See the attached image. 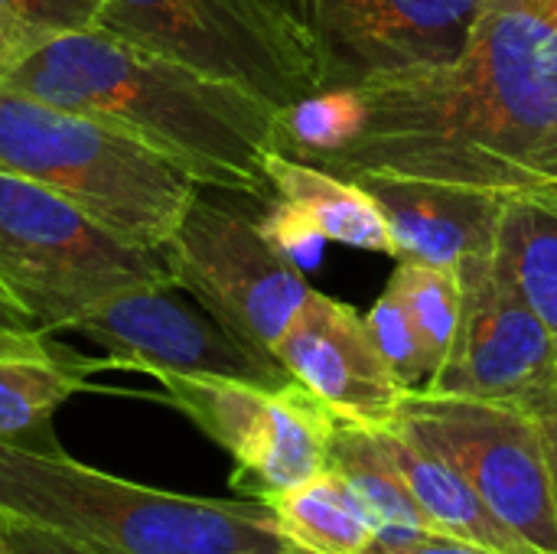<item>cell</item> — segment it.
Listing matches in <instances>:
<instances>
[{
	"label": "cell",
	"mask_w": 557,
	"mask_h": 554,
	"mask_svg": "<svg viewBox=\"0 0 557 554\" xmlns=\"http://www.w3.org/2000/svg\"><path fill=\"white\" fill-rule=\"evenodd\" d=\"M359 91V137L317 167L557 196V0H490L460 59Z\"/></svg>",
	"instance_id": "1"
},
{
	"label": "cell",
	"mask_w": 557,
	"mask_h": 554,
	"mask_svg": "<svg viewBox=\"0 0 557 554\" xmlns=\"http://www.w3.org/2000/svg\"><path fill=\"white\" fill-rule=\"evenodd\" d=\"M3 85L98 118L180 163L202 189L271 199L281 108L104 29L72 33L0 75Z\"/></svg>",
	"instance_id": "2"
},
{
	"label": "cell",
	"mask_w": 557,
	"mask_h": 554,
	"mask_svg": "<svg viewBox=\"0 0 557 554\" xmlns=\"http://www.w3.org/2000/svg\"><path fill=\"white\" fill-rule=\"evenodd\" d=\"M0 516L98 554H287L271 506L202 500L91 470L59 451L0 444Z\"/></svg>",
	"instance_id": "3"
},
{
	"label": "cell",
	"mask_w": 557,
	"mask_h": 554,
	"mask_svg": "<svg viewBox=\"0 0 557 554\" xmlns=\"http://www.w3.org/2000/svg\"><path fill=\"white\" fill-rule=\"evenodd\" d=\"M0 170L33 180L131 245L166 248L202 189L144 140L0 82Z\"/></svg>",
	"instance_id": "4"
},
{
	"label": "cell",
	"mask_w": 557,
	"mask_h": 554,
	"mask_svg": "<svg viewBox=\"0 0 557 554\" xmlns=\"http://www.w3.org/2000/svg\"><path fill=\"white\" fill-rule=\"evenodd\" d=\"M140 284H176L166 251L131 245L59 193L0 170V291L42 333Z\"/></svg>",
	"instance_id": "5"
},
{
	"label": "cell",
	"mask_w": 557,
	"mask_h": 554,
	"mask_svg": "<svg viewBox=\"0 0 557 554\" xmlns=\"http://www.w3.org/2000/svg\"><path fill=\"white\" fill-rule=\"evenodd\" d=\"M98 29L281 111L323 88L313 36L290 0H104Z\"/></svg>",
	"instance_id": "6"
},
{
	"label": "cell",
	"mask_w": 557,
	"mask_h": 554,
	"mask_svg": "<svg viewBox=\"0 0 557 554\" xmlns=\"http://www.w3.org/2000/svg\"><path fill=\"white\" fill-rule=\"evenodd\" d=\"M395 428L444 457L532 552L557 554V480L529 408L408 392Z\"/></svg>",
	"instance_id": "7"
},
{
	"label": "cell",
	"mask_w": 557,
	"mask_h": 554,
	"mask_svg": "<svg viewBox=\"0 0 557 554\" xmlns=\"http://www.w3.org/2000/svg\"><path fill=\"white\" fill-rule=\"evenodd\" d=\"M163 402L183 411L235 470L242 500L271 503L330 470L336 418L297 382L255 385L219 376H157Z\"/></svg>",
	"instance_id": "8"
},
{
	"label": "cell",
	"mask_w": 557,
	"mask_h": 554,
	"mask_svg": "<svg viewBox=\"0 0 557 554\" xmlns=\"http://www.w3.org/2000/svg\"><path fill=\"white\" fill-rule=\"evenodd\" d=\"M163 251L180 291L242 343L274 359V346L304 307L310 284L261 235L258 219L212 202L199 189Z\"/></svg>",
	"instance_id": "9"
},
{
	"label": "cell",
	"mask_w": 557,
	"mask_h": 554,
	"mask_svg": "<svg viewBox=\"0 0 557 554\" xmlns=\"http://www.w3.org/2000/svg\"><path fill=\"white\" fill-rule=\"evenodd\" d=\"M323 88H366L460 59L490 0H290Z\"/></svg>",
	"instance_id": "10"
},
{
	"label": "cell",
	"mask_w": 557,
	"mask_h": 554,
	"mask_svg": "<svg viewBox=\"0 0 557 554\" xmlns=\"http://www.w3.org/2000/svg\"><path fill=\"white\" fill-rule=\"evenodd\" d=\"M176 284H140L85 310L69 330L98 343L104 369L147 376H219L255 385L294 382L284 366L225 330L209 310L183 304Z\"/></svg>",
	"instance_id": "11"
},
{
	"label": "cell",
	"mask_w": 557,
	"mask_h": 554,
	"mask_svg": "<svg viewBox=\"0 0 557 554\" xmlns=\"http://www.w3.org/2000/svg\"><path fill=\"white\" fill-rule=\"evenodd\" d=\"M460 317L424 392L529 405L557 372V340L503 274L496 255L457 268Z\"/></svg>",
	"instance_id": "12"
},
{
	"label": "cell",
	"mask_w": 557,
	"mask_h": 554,
	"mask_svg": "<svg viewBox=\"0 0 557 554\" xmlns=\"http://www.w3.org/2000/svg\"><path fill=\"white\" fill-rule=\"evenodd\" d=\"M274 359L343 424L388 428L408 395L382 359L366 317L317 291L287 323Z\"/></svg>",
	"instance_id": "13"
},
{
	"label": "cell",
	"mask_w": 557,
	"mask_h": 554,
	"mask_svg": "<svg viewBox=\"0 0 557 554\" xmlns=\"http://www.w3.org/2000/svg\"><path fill=\"white\" fill-rule=\"evenodd\" d=\"M352 180L379 199L398 261L457 271L467 258L496 255L506 196L392 173H359Z\"/></svg>",
	"instance_id": "14"
},
{
	"label": "cell",
	"mask_w": 557,
	"mask_h": 554,
	"mask_svg": "<svg viewBox=\"0 0 557 554\" xmlns=\"http://www.w3.org/2000/svg\"><path fill=\"white\" fill-rule=\"evenodd\" d=\"M382 451L408 483L414 503L428 516L431 529L460 542H470L490 554H539L522 539H516L493 509L480 500V493L431 447L405 434L401 428H372Z\"/></svg>",
	"instance_id": "15"
},
{
	"label": "cell",
	"mask_w": 557,
	"mask_h": 554,
	"mask_svg": "<svg viewBox=\"0 0 557 554\" xmlns=\"http://www.w3.org/2000/svg\"><path fill=\"white\" fill-rule=\"evenodd\" d=\"M271 193L297 206L326 242H339L362 251H382L395 258V242L379 199L349 176L330 173L317 163L274 153L268 160Z\"/></svg>",
	"instance_id": "16"
},
{
	"label": "cell",
	"mask_w": 557,
	"mask_h": 554,
	"mask_svg": "<svg viewBox=\"0 0 557 554\" xmlns=\"http://www.w3.org/2000/svg\"><path fill=\"white\" fill-rule=\"evenodd\" d=\"M104 369L78 356H7L0 359V444L26 451H59L52 441V415L85 392V372Z\"/></svg>",
	"instance_id": "17"
},
{
	"label": "cell",
	"mask_w": 557,
	"mask_h": 554,
	"mask_svg": "<svg viewBox=\"0 0 557 554\" xmlns=\"http://www.w3.org/2000/svg\"><path fill=\"white\" fill-rule=\"evenodd\" d=\"M330 470H336L375 526V542L395 545L421 532H434L408 483L382 451L372 428L336 421L330 444Z\"/></svg>",
	"instance_id": "18"
},
{
	"label": "cell",
	"mask_w": 557,
	"mask_h": 554,
	"mask_svg": "<svg viewBox=\"0 0 557 554\" xmlns=\"http://www.w3.org/2000/svg\"><path fill=\"white\" fill-rule=\"evenodd\" d=\"M264 506L294 554H366L375 545L369 513L336 470H323Z\"/></svg>",
	"instance_id": "19"
},
{
	"label": "cell",
	"mask_w": 557,
	"mask_h": 554,
	"mask_svg": "<svg viewBox=\"0 0 557 554\" xmlns=\"http://www.w3.org/2000/svg\"><path fill=\"white\" fill-rule=\"evenodd\" d=\"M496 261L557 340V196L506 199Z\"/></svg>",
	"instance_id": "20"
},
{
	"label": "cell",
	"mask_w": 557,
	"mask_h": 554,
	"mask_svg": "<svg viewBox=\"0 0 557 554\" xmlns=\"http://www.w3.org/2000/svg\"><path fill=\"white\" fill-rule=\"evenodd\" d=\"M362 124L366 98L359 88H320L281 111L277 144L281 153L313 163L352 144Z\"/></svg>",
	"instance_id": "21"
},
{
	"label": "cell",
	"mask_w": 557,
	"mask_h": 554,
	"mask_svg": "<svg viewBox=\"0 0 557 554\" xmlns=\"http://www.w3.org/2000/svg\"><path fill=\"white\" fill-rule=\"evenodd\" d=\"M104 0H0V75L36 49L98 29Z\"/></svg>",
	"instance_id": "22"
},
{
	"label": "cell",
	"mask_w": 557,
	"mask_h": 554,
	"mask_svg": "<svg viewBox=\"0 0 557 554\" xmlns=\"http://www.w3.org/2000/svg\"><path fill=\"white\" fill-rule=\"evenodd\" d=\"M405 307L411 310L434 362L441 366L457 317H460V278L457 271L434 268V264H418V261H398L392 281H388Z\"/></svg>",
	"instance_id": "23"
},
{
	"label": "cell",
	"mask_w": 557,
	"mask_h": 554,
	"mask_svg": "<svg viewBox=\"0 0 557 554\" xmlns=\"http://www.w3.org/2000/svg\"><path fill=\"white\" fill-rule=\"evenodd\" d=\"M366 327H369L382 359L388 362L395 379L405 385V392H424L437 372V362H434L411 310L405 307V300L398 297V291L392 284L375 300V307L366 313Z\"/></svg>",
	"instance_id": "24"
},
{
	"label": "cell",
	"mask_w": 557,
	"mask_h": 554,
	"mask_svg": "<svg viewBox=\"0 0 557 554\" xmlns=\"http://www.w3.org/2000/svg\"><path fill=\"white\" fill-rule=\"evenodd\" d=\"M258 229L300 271L313 268L320 261V255H323V245H326L323 232L297 206H290L281 196H271L268 199L264 216L258 219Z\"/></svg>",
	"instance_id": "25"
},
{
	"label": "cell",
	"mask_w": 557,
	"mask_h": 554,
	"mask_svg": "<svg viewBox=\"0 0 557 554\" xmlns=\"http://www.w3.org/2000/svg\"><path fill=\"white\" fill-rule=\"evenodd\" d=\"M7 356H59L42 333L3 291H0V359Z\"/></svg>",
	"instance_id": "26"
},
{
	"label": "cell",
	"mask_w": 557,
	"mask_h": 554,
	"mask_svg": "<svg viewBox=\"0 0 557 554\" xmlns=\"http://www.w3.org/2000/svg\"><path fill=\"white\" fill-rule=\"evenodd\" d=\"M0 535L7 542V554H98L65 535H55L13 516H0Z\"/></svg>",
	"instance_id": "27"
},
{
	"label": "cell",
	"mask_w": 557,
	"mask_h": 554,
	"mask_svg": "<svg viewBox=\"0 0 557 554\" xmlns=\"http://www.w3.org/2000/svg\"><path fill=\"white\" fill-rule=\"evenodd\" d=\"M366 554H490L470 542H460V539H450V535H441V532H421L414 539H405V542H395V545H382L375 542Z\"/></svg>",
	"instance_id": "28"
},
{
	"label": "cell",
	"mask_w": 557,
	"mask_h": 554,
	"mask_svg": "<svg viewBox=\"0 0 557 554\" xmlns=\"http://www.w3.org/2000/svg\"><path fill=\"white\" fill-rule=\"evenodd\" d=\"M522 408H529L539 418V424H542V434H545V444H548V457H552V470H555L557 480V372L555 379Z\"/></svg>",
	"instance_id": "29"
},
{
	"label": "cell",
	"mask_w": 557,
	"mask_h": 554,
	"mask_svg": "<svg viewBox=\"0 0 557 554\" xmlns=\"http://www.w3.org/2000/svg\"><path fill=\"white\" fill-rule=\"evenodd\" d=\"M0 554H7V542H3V535H0Z\"/></svg>",
	"instance_id": "30"
},
{
	"label": "cell",
	"mask_w": 557,
	"mask_h": 554,
	"mask_svg": "<svg viewBox=\"0 0 557 554\" xmlns=\"http://www.w3.org/2000/svg\"><path fill=\"white\" fill-rule=\"evenodd\" d=\"M287 554H294V552H287Z\"/></svg>",
	"instance_id": "31"
}]
</instances>
